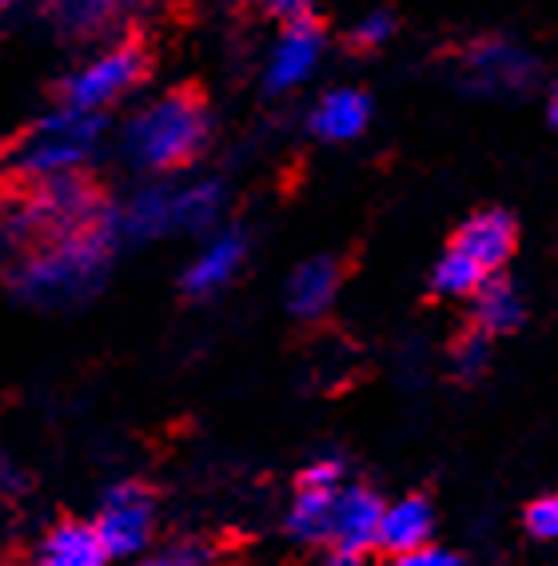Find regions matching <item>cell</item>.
I'll list each match as a JSON object with an SVG mask.
<instances>
[{"mask_svg": "<svg viewBox=\"0 0 558 566\" xmlns=\"http://www.w3.org/2000/svg\"><path fill=\"white\" fill-rule=\"evenodd\" d=\"M116 243H120V228H116V208H112V216H104L101 223L36 243L29 255L9 263L12 292L32 307L84 304L108 275Z\"/></svg>", "mask_w": 558, "mask_h": 566, "instance_id": "cell-1", "label": "cell"}, {"mask_svg": "<svg viewBox=\"0 0 558 566\" xmlns=\"http://www.w3.org/2000/svg\"><path fill=\"white\" fill-rule=\"evenodd\" d=\"M212 140V116L200 92L172 88L148 101L124 124V156L148 176H168L200 160Z\"/></svg>", "mask_w": 558, "mask_h": 566, "instance_id": "cell-2", "label": "cell"}, {"mask_svg": "<svg viewBox=\"0 0 558 566\" xmlns=\"http://www.w3.org/2000/svg\"><path fill=\"white\" fill-rule=\"evenodd\" d=\"M104 116L96 112H76V108H56L49 112L36 128L24 136L9 156L12 176H21L24 184H44L56 176H76L84 172V164L96 156L104 140Z\"/></svg>", "mask_w": 558, "mask_h": 566, "instance_id": "cell-3", "label": "cell"}, {"mask_svg": "<svg viewBox=\"0 0 558 566\" xmlns=\"http://www.w3.org/2000/svg\"><path fill=\"white\" fill-rule=\"evenodd\" d=\"M144 76H148V52L136 41H116L104 52H96L92 61H84L76 72L64 76L61 101H64V108L104 116V108L124 101Z\"/></svg>", "mask_w": 558, "mask_h": 566, "instance_id": "cell-4", "label": "cell"}, {"mask_svg": "<svg viewBox=\"0 0 558 566\" xmlns=\"http://www.w3.org/2000/svg\"><path fill=\"white\" fill-rule=\"evenodd\" d=\"M156 526V499L144 483L112 486L96 515V535H101L108 558H136L152 543Z\"/></svg>", "mask_w": 558, "mask_h": 566, "instance_id": "cell-5", "label": "cell"}, {"mask_svg": "<svg viewBox=\"0 0 558 566\" xmlns=\"http://www.w3.org/2000/svg\"><path fill=\"white\" fill-rule=\"evenodd\" d=\"M324 52H327V32L315 17L280 24L272 49H267V61H264V88L272 92V96L304 88L315 76V69L324 64Z\"/></svg>", "mask_w": 558, "mask_h": 566, "instance_id": "cell-6", "label": "cell"}, {"mask_svg": "<svg viewBox=\"0 0 558 566\" xmlns=\"http://www.w3.org/2000/svg\"><path fill=\"white\" fill-rule=\"evenodd\" d=\"M535 72V56L523 44L503 41V36L475 41L463 52V81H467L471 92H483V96H507V92L530 88Z\"/></svg>", "mask_w": 558, "mask_h": 566, "instance_id": "cell-7", "label": "cell"}, {"mask_svg": "<svg viewBox=\"0 0 558 566\" xmlns=\"http://www.w3.org/2000/svg\"><path fill=\"white\" fill-rule=\"evenodd\" d=\"M248 260V235L240 228H215L208 235L196 260L188 263V272H183V292L192 295V300H208V295L223 292L228 283L240 275Z\"/></svg>", "mask_w": 558, "mask_h": 566, "instance_id": "cell-8", "label": "cell"}, {"mask_svg": "<svg viewBox=\"0 0 558 566\" xmlns=\"http://www.w3.org/2000/svg\"><path fill=\"white\" fill-rule=\"evenodd\" d=\"M387 503L371 491V486H344L335 499L331 515V551H347V555H367L371 546H379V523H383Z\"/></svg>", "mask_w": 558, "mask_h": 566, "instance_id": "cell-9", "label": "cell"}, {"mask_svg": "<svg viewBox=\"0 0 558 566\" xmlns=\"http://www.w3.org/2000/svg\"><path fill=\"white\" fill-rule=\"evenodd\" d=\"M367 124H371V96L364 88H327L315 101L312 116H307L312 136L324 144L359 140L367 132Z\"/></svg>", "mask_w": 558, "mask_h": 566, "instance_id": "cell-10", "label": "cell"}, {"mask_svg": "<svg viewBox=\"0 0 558 566\" xmlns=\"http://www.w3.org/2000/svg\"><path fill=\"white\" fill-rule=\"evenodd\" d=\"M455 252H463L467 260H475L478 268L487 275H495L503 263L510 260L515 252V220L507 212H475L463 228L455 232V243H451Z\"/></svg>", "mask_w": 558, "mask_h": 566, "instance_id": "cell-11", "label": "cell"}, {"mask_svg": "<svg viewBox=\"0 0 558 566\" xmlns=\"http://www.w3.org/2000/svg\"><path fill=\"white\" fill-rule=\"evenodd\" d=\"M116 228H120V240H133V243L172 235L176 232L172 184H148V188L128 196L116 208Z\"/></svg>", "mask_w": 558, "mask_h": 566, "instance_id": "cell-12", "label": "cell"}, {"mask_svg": "<svg viewBox=\"0 0 558 566\" xmlns=\"http://www.w3.org/2000/svg\"><path fill=\"white\" fill-rule=\"evenodd\" d=\"M431 531H435V511H431V503L419 495H407V499H396V503H387L383 523H379V546H383L391 558L415 555V551L431 546Z\"/></svg>", "mask_w": 558, "mask_h": 566, "instance_id": "cell-13", "label": "cell"}, {"mask_svg": "<svg viewBox=\"0 0 558 566\" xmlns=\"http://www.w3.org/2000/svg\"><path fill=\"white\" fill-rule=\"evenodd\" d=\"M339 283H344L339 260H331V255H315V260L299 263L295 275L287 280V307H292L299 319H319V315L335 304Z\"/></svg>", "mask_w": 558, "mask_h": 566, "instance_id": "cell-14", "label": "cell"}, {"mask_svg": "<svg viewBox=\"0 0 558 566\" xmlns=\"http://www.w3.org/2000/svg\"><path fill=\"white\" fill-rule=\"evenodd\" d=\"M36 566H108L96 523H61L41 543Z\"/></svg>", "mask_w": 558, "mask_h": 566, "instance_id": "cell-15", "label": "cell"}, {"mask_svg": "<svg viewBox=\"0 0 558 566\" xmlns=\"http://www.w3.org/2000/svg\"><path fill=\"white\" fill-rule=\"evenodd\" d=\"M223 192L220 180H188L172 184V208H176V232H215L223 216Z\"/></svg>", "mask_w": 558, "mask_h": 566, "instance_id": "cell-16", "label": "cell"}, {"mask_svg": "<svg viewBox=\"0 0 558 566\" xmlns=\"http://www.w3.org/2000/svg\"><path fill=\"white\" fill-rule=\"evenodd\" d=\"M44 17L69 41H92L120 17L116 0H44Z\"/></svg>", "mask_w": 558, "mask_h": 566, "instance_id": "cell-17", "label": "cell"}, {"mask_svg": "<svg viewBox=\"0 0 558 566\" xmlns=\"http://www.w3.org/2000/svg\"><path fill=\"white\" fill-rule=\"evenodd\" d=\"M471 307H475V332H483V335L515 332V327L523 324V315H527L518 287L510 280H498V275H491V280L471 295Z\"/></svg>", "mask_w": 558, "mask_h": 566, "instance_id": "cell-18", "label": "cell"}, {"mask_svg": "<svg viewBox=\"0 0 558 566\" xmlns=\"http://www.w3.org/2000/svg\"><path fill=\"white\" fill-rule=\"evenodd\" d=\"M339 491H344V486H339ZM339 491L299 486L292 499V511H287V531H292L299 543H324V538L331 535V515H335Z\"/></svg>", "mask_w": 558, "mask_h": 566, "instance_id": "cell-19", "label": "cell"}, {"mask_svg": "<svg viewBox=\"0 0 558 566\" xmlns=\"http://www.w3.org/2000/svg\"><path fill=\"white\" fill-rule=\"evenodd\" d=\"M491 275L483 272L475 260L455 252V248H446V252L439 255L435 272H431V287H435L439 295H446V300H471Z\"/></svg>", "mask_w": 558, "mask_h": 566, "instance_id": "cell-20", "label": "cell"}, {"mask_svg": "<svg viewBox=\"0 0 558 566\" xmlns=\"http://www.w3.org/2000/svg\"><path fill=\"white\" fill-rule=\"evenodd\" d=\"M212 563H215L212 546L172 543V546H164V551H156V555H144L136 566H212Z\"/></svg>", "mask_w": 558, "mask_h": 566, "instance_id": "cell-21", "label": "cell"}, {"mask_svg": "<svg viewBox=\"0 0 558 566\" xmlns=\"http://www.w3.org/2000/svg\"><path fill=\"white\" fill-rule=\"evenodd\" d=\"M391 36H396V17H391L387 9L367 12V17H359L356 29H351V44H356V49H364V52L383 49Z\"/></svg>", "mask_w": 558, "mask_h": 566, "instance_id": "cell-22", "label": "cell"}, {"mask_svg": "<svg viewBox=\"0 0 558 566\" xmlns=\"http://www.w3.org/2000/svg\"><path fill=\"white\" fill-rule=\"evenodd\" d=\"M487 359H491L487 335L483 332L467 335V339H459V347H455V375L459 379H478V375L487 371Z\"/></svg>", "mask_w": 558, "mask_h": 566, "instance_id": "cell-23", "label": "cell"}, {"mask_svg": "<svg viewBox=\"0 0 558 566\" xmlns=\"http://www.w3.org/2000/svg\"><path fill=\"white\" fill-rule=\"evenodd\" d=\"M527 531L535 538H558V491L555 495H543L527 506Z\"/></svg>", "mask_w": 558, "mask_h": 566, "instance_id": "cell-24", "label": "cell"}, {"mask_svg": "<svg viewBox=\"0 0 558 566\" xmlns=\"http://www.w3.org/2000/svg\"><path fill=\"white\" fill-rule=\"evenodd\" d=\"M339 479H344V463H339V459H315L312 467H304V475H299V486L339 491Z\"/></svg>", "mask_w": 558, "mask_h": 566, "instance_id": "cell-25", "label": "cell"}, {"mask_svg": "<svg viewBox=\"0 0 558 566\" xmlns=\"http://www.w3.org/2000/svg\"><path fill=\"white\" fill-rule=\"evenodd\" d=\"M387 566H463V558L443 551V546H423V551H415V555L391 558Z\"/></svg>", "mask_w": 558, "mask_h": 566, "instance_id": "cell-26", "label": "cell"}, {"mask_svg": "<svg viewBox=\"0 0 558 566\" xmlns=\"http://www.w3.org/2000/svg\"><path fill=\"white\" fill-rule=\"evenodd\" d=\"M267 12H272L280 24L307 21V17H312V0H272V4H267Z\"/></svg>", "mask_w": 558, "mask_h": 566, "instance_id": "cell-27", "label": "cell"}, {"mask_svg": "<svg viewBox=\"0 0 558 566\" xmlns=\"http://www.w3.org/2000/svg\"><path fill=\"white\" fill-rule=\"evenodd\" d=\"M324 566H364V555H347V551H331Z\"/></svg>", "mask_w": 558, "mask_h": 566, "instance_id": "cell-28", "label": "cell"}, {"mask_svg": "<svg viewBox=\"0 0 558 566\" xmlns=\"http://www.w3.org/2000/svg\"><path fill=\"white\" fill-rule=\"evenodd\" d=\"M547 120L558 128V84H555V88H550V101H547Z\"/></svg>", "mask_w": 558, "mask_h": 566, "instance_id": "cell-29", "label": "cell"}, {"mask_svg": "<svg viewBox=\"0 0 558 566\" xmlns=\"http://www.w3.org/2000/svg\"><path fill=\"white\" fill-rule=\"evenodd\" d=\"M144 4H156V0H116V9H144Z\"/></svg>", "mask_w": 558, "mask_h": 566, "instance_id": "cell-30", "label": "cell"}, {"mask_svg": "<svg viewBox=\"0 0 558 566\" xmlns=\"http://www.w3.org/2000/svg\"><path fill=\"white\" fill-rule=\"evenodd\" d=\"M232 4H260V9H267L272 0H232Z\"/></svg>", "mask_w": 558, "mask_h": 566, "instance_id": "cell-31", "label": "cell"}, {"mask_svg": "<svg viewBox=\"0 0 558 566\" xmlns=\"http://www.w3.org/2000/svg\"><path fill=\"white\" fill-rule=\"evenodd\" d=\"M12 4H17V0H0V17H4V12H9Z\"/></svg>", "mask_w": 558, "mask_h": 566, "instance_id": "cell-32", "label": "cell"}]
</instances>
